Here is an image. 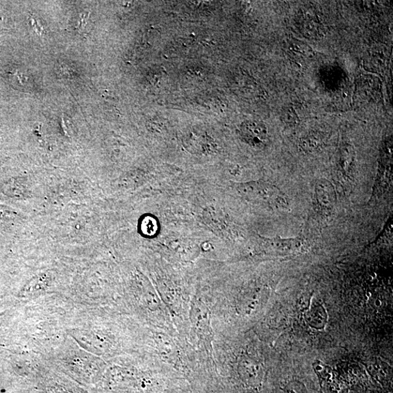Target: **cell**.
Here are the masks:
<instances>
[{
	"instance_id": "5",
	"label": "cell",
	"mask_w": 393,
	"mask_h": 393,
	"mask_svg": "<svg viewBox=\"0 0 393 393\" xmlns=\"http://www.w3.org/2000/svg\"><path fill=\"white\" fill-rule=\"evenodd\" d=\"M285 393H307V390L303 385L298 382L290 383L285 387Z\"/></svg>"
},
{
	"instance_id": "2",
	"label": "cell",
	"mask_w": 393,
	"mask_h": 393,
	"mask_svg": "<svg viewBox=\"0 0 393 393\" xmlns=\"http://www.w3.org/2000/svg\"><path fill=\"white\" fill-rule=\"evenodd\" d=\"M240 135L245 142L254 148H263L269 142L268 130L258 121H247L242 124Z\"/></svg>"
},
{
	"instance_id": "1",
	"label": "cell",
	"mask_w": 393,
	"mask_h": 393,
	"mask_svg": "<svg viewBox=\"0 0 393 393\" xmlns=\"http://www.w3.org/2000/svg\"><path fill=\"white\" fill-rule=\"evenodd\" d=\"M315 206L324 216L333 212L337 203V193L333 185L327 179L316 181L314 186Z\"/></svg>"
},
{
	"instance_id": "4",
	"label": "cell",
	"mask_w": 393,
	"mask_h": 393,
	"mask_svg": "<svg viewBox=\"0 0 393 393\" xmlns=\"http://www.w3.org/2000/svg\"><path fill=\"white\" fill-rule=\"evenodd\" d=\"M353 157L351 154V151L347 150L346 152H343L341 158V165L344 175L347 177H351L353 171Z\"/></svg>"
},
{
	"instance_id": "3",
	"label": "cell",
	"mask_w": 393,
	"mask_h": 393,
	"mask_svg": "<svg viewBox=\"0 0 393 393\" xmlns=\"http://www.w3.org/2000/svg\"><path fill=\"white\" fill-rule=\"evenodd\" d=\"M187 144L192 149H196V152H201L202 153H208L210 150L214 149L210 147L212 143L206 135L194 132L188 135Z\"/></svg>"
}]
</instances>
